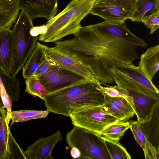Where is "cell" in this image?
<instances>
[{"label": "cell", "instance_id": "cell-1", "mask_svg": "<svg viewBox=\"0 0 159 159\" xmlns=\"http://www.w3.org/2000/svg\"><path fill=\"white\" fill-rule=\"evenodd\" d=\"M74 36L55 42L54 47L79 61L105 85L114 82L111 70L117 63L133 64L137 49L148 45L125 22L105 21L82 27Z\"/></svg>", "mask_w": 159, "mask_h": 159}, {"label": "cell", "instance_id": "cell-2", "mask_svg": "<svg viewBox=\"0 0 159 159\" xmlns=\"http://www.w3.org/2000/svg\"><path fill=\"white\" fill-rule=\"evenodd\" d=\"M43 100L49 112L69 117L74 109L102 106L105 94L101 85L88 80L48 94Z\"/></svg>", "mask_w": 159, "mask_h": 159}, {"label": "cell", "instance_id": "cell-3", "mask_svg": "<svg viewBox=\"0 0 159 159\" xmlns=\"http://www.w3.org/2000/svg\"><path fill=\"white\" fill-rule=\"evenodd\" d=\"M96 0H72L66 8L44 24L46 31L40 34L39 40L54 42L70 34L77 33L82 26L80 23L90 13Z\"/></svg>", "mask_w": 159, "mask_h": 159}, {"label": "cell", "instance_id": "cell-4", "mask_svg": "<svg viewBox=\"0 0 159 159\" xmlns=\"http://www.w3.org/2000/svg\"><path fill=\"white\" fill-rule=\"evenodd\" d=\"M33 20L23 9L19 14L12 30L13 51L10 75L16 77L35 48L39 36L31 35L30 31L33 27Z\"/></svg>", "mask_w": 159, "mask_h": 159}, {"label": "cell", "instance_id": "cell-5", "mask_svg": "<svg viewBox=\"0 0 159 159\" xmlns=\"http://www.w3.org/2000/svg\"><path fill=\"white\" fill-rule=\"evenodd\" d=\"M66 141L69 148L79 151V159H111L101 136L94 131L74 126L66 134Z\"/></svg>", "mask_w": 159, "mask_h": 159}, {"label": "cell", "instance_id": "cell-6", "mask_svg": "<svg viewBox=\"0 0 159 159\" xmlns=\"http://www.w3.org/2000/svg\"><path fill=\"white\" fill-rule=\"evenodd\" d=\"M113 80L117 85L127 90L148 96L159 95L158 89L133 64L118 63L111 70Z\"/></svg>", "mask_w": 159, "mask_h": 159}, {"label": "cell", "instance_id": "cell-7", "mask_svg": "<svg viewBox=\"0 0 159 159\" xmlns=\"http://www.w3.org/2000/svg\"><path fill=\"white\" fill-rule=\"evenodd\" d=\"M69 117L74 126L99 134L107 126L118 122L114 116L104 111L100 106H88L74 109Z\"/></svg>", "mask_w": 159, "mask_h": 159}, {"label": "cell", "instance_id": "cell-8", "mask_svg": "<svg viewBox=\"0 0 159 159\" xmlns=\"http://www.w3.org/2000/svg\"><path fill=\"white\" fill-rule=\"evenodd\" d=\"M134 5L135 0H96L89 13L106 21L124 23L131 17Z\"/></svg>", "mask_w": 159, "mask_h": 159}, {"label": "cell", "instance_id": "cell-9", "mask_svg": "<svg viewBox=\"0 0 159 159\" xmlns=\"http://www.w3.org/2000/svg\"><path fill=\"white\" fill-rule=\"evenodd\" d=\"M49 94L89 80L56 64L43 74L36 78Z\"/></svg>", "mask_w": 159, "mask_h": 159}, {"label": "cell", "instance_id": "cell-10", "mask_svg": "<svg viewBox=\"0 0 159 159\" xmlns=\"http://www.w3.org/2000/svg\"><path fill=\"white\" fill-rule=\"evenodd\" d=\"M41 45L46 56L58 66L81 76L89 81L101 85L100 82L91 71L77 60L55 47H49L43 44Z\"/></svg>", "mask_w": 159, "mask_h": 159}, {"label": "cell", "instance_id": "cell-11", "mask_svg": "<svg viewBox=\"0 0 159 159\" xmlns=\"http://www.w3.org/2000/svg\"><path fill=\"white\" fill-rule=\"evenodd\" d=\"M127 100L132 106L139 123L145 122L152 117L154 110L159 103V95L148 96L129 91Z\"/></svg>", "mask_w": 159, "mask_h": 159}, {"label": "cell", "instance_id": "cell-12", "mask_svg": "<svg viewBox=\"0 0 159 159\" xmlns=\"http://www.w3.org/2000/svg\"><path fill=\"white\" fill-rule=\"evenodd\" d=\"M62 140L59 129L47 138H40L24 151L27 159H52V152L59 142Z\"/></svg>", "mask_w": 159, "mask_h": 159}, {"label": "cell", "instance_id": "cell-13", "mask_svg": "<svg viewBox=\"0 0 159 159\" xmlns=\"http://www.w3.org/2000/svg\"><path fill=\"white\" fill-rule=\"evenodd\" d=\"M20 9L27 12L32 20L43 17L49 20L57 14V0H19Z\"/></svg>", "mask_w": 159, "mask_h": 159}, {"label": "cell", "instance_id": "cell-14", "mask_svg": "<svg viewBox=\"0 0 159 159\" xmlns=\"http://www.w3.org/2000/svg\"><path fill=\"white\" fill-rule=\"evenodd\" d=\"M104 93L105 101L101 106L102 110L116 117L118 122L127 121L135 114L132 106L126 98L111 97Z\"/></svg>", "mask_w": 159, "mask_h": 159}, {"label": "cell", "instance_id": "cell-15", "mask_svg": "<svg viewBox=\"0 0 159 159\" xmlns=\"http://www.w3.org/2000/svg\"><path fill=\"white\" fill-rule=\"evenodd\" d=\"M13 37L12 30H0V69L10 75L13 55Z\"/></svg>", "mask_w": 159, "mask_h": 159}, {"label": "cell", "instance_id": "cell-16", "mask_svg": "<svg viewBox=\"0 0 159 159\" xmlns=\"http://www.w3.org/2000/svg\"><path fill=\"white\" fill-rule=\"evenodd\" d=\"M141 71L151 82L159 70V45L147 48L141 55L138 66Z\"/></svg>", "mask_w": 159, "mask_h": 159}, {"label": "cell", "instance_id": "cell-17", "mask_svg": "<svg viewBox=\"0 0 159 159\" xmlns=\"http://www.w3.org/2000/svg\"><path fill=\"white\" fill-rule=\"evenodd\" d=\"M20 9L19 0H0V30L10 29L16 22Z\"/></svg>", "mask_w": 159, "mask_h": 159}, {"label": "cell", "instance_id": "cell-18", "mask_svg": "<svg viewBox=\"0 0 159 159\" xmlns=\"http://www.w3.org/2000/svg\"><path fill=\"white\" fill-rule=\"evenodd\" d=\"M159 104L155 107L151 118L143 123H139V127L147 139L159 150Z\"/></svg>", "mask_w": 159, "mask_h": 159}, {"label": "cell", "instance_id": "cell-19", "mask_svg": "<svg viewBox=\"0 0 159 159\" xmlns=\"http://www.w3.org/2000/svg\"><path fill=\"white\" fill-rule=\"evenodd\" d=\"M41 44L38 42H37L35 48L22 68V74L25 79L31 77L45 59V55Z\"/></svg>", "mask_w": 159, "mask_h": 159}, {"label": "cell", "instance_id": "cell-20", "mask_svg": "<svg viewBox=\"0 0 159 159\" xmlns=\"http://www.w3.org/2000/svg\"><path fill=\"white\" fill-rule=\"evenodd\" d=\"M159 10V0H135L134 11L129 19L140 22L144 16Z\"/></svg>", "mask_w": 159, "mask_h": 159}, {"label": "cell", "instance_id": "cell-21", "mask_svg": "<svg viewBox=\"0 0 159 159\" xmlns=\"http://www.w3.org/2000/svg\"><path fill=\"white\" fill-rule=\"evenodd\" d=\"M0 78L6 92L12 102L20 98V82L16 78L6 74L0 69Z\"/></svg>", "mask_w": 159, "mask_h": 159}, {"label": "cell", "instance_id": "cell-22", "mask_svg": "<svg viewBox=\"0 0 159 159\" xmlns=\"http://www.w3.org/2000/svg\"><path fill=\"white\" fill-rule=\"evenodd\" d=\"M130 121L117 122L106 127L100 135L111 140L119 141L124 136L125 132L130 127Z\"/></svg>", "mask_w": 159, "mask_h": 159}, {"label": "cell", "instance_id": "cell-23", "mask_svg": "<svg viewBox=\"0 0 159 159\" xmlns=\"http://www.w3.org/2000/svg\"><path fill=\"white\" fill-rule=\"evenodd\" d=\"M0 106V159H5L10 129L7 121V111Z\"/></svg>", "mask_w": 159, "mask_h": 159}, {"label": "cell", "instance_id": "cell-24", "mask_svg": "<svg viewBox=\"0 0 159 159\" xmlns=\"http://www.w3.org/2000/svg\"><path fill=\"white\" fill-rule=\"evenodd\" d=\"M49 111L48 110H20L12 111L11 126L15 123L26 121L29 120L46 117Z\"/></svg>", "mask_w": 159, "mask_h": 159}, {"label": "cell", "instance_id": "cell-25", "mask_svg": "<svg viewBox=\"0 0 159 159\" xmlns=\"http://www.w3.org/2000/svg\"><path fill=\"white\" fill-rule=\"evenodd\" d=\"M111 159H131V157L119 141L111 140L102 136Z\"/></svg>", "mask_w": 159, "mask_h": 159}, {"label": "cell", "instance_id": "cell-26", "mask_svg": "<svg viewBox=\"0 0 159 159\" xmlns=\"http://www.w3.org/2000/svg\"><path fill=\"white\" fill-rule=\"evenodd\" d=\"M25 91L29 94L39 97L43 100L49 93L45 88L34 77H31L26 79Z\"/></svg>", "mask_w": 159, "mask_h": 159}, {"label": "cell", "instance_id": "cell-27", "mask_svg": "<svg viewBox=\"0 0 159 159\" xmlns=\"http://www.w3.org/2000/svg\"><path fill=\"white\" fill-rule=\"evenodd\" d=\"M27 159L25 152L16 142L10 130L5 159Z\"/></svg>", "mask_w": 159, "mask_h": 159}, {"label": "cell", "instance_id": "cell-28", "mask_svg": "<svg viewBox=\"0 0 159 159\" xmlns=\"http://www.w3.org/2000/svg\"><path fill=\"white\" fill-rule=\"evenodd\" d=\"M141 22L150 30L149 34H152L159 27V10L144 16Z\"/></svg>", "mask_w": 159, "mask_h": 159}, {"label": "cell", "instance_id": "cell-29", "mask_svg": "<svg viewBox=\"0 0 159 159\" xmlns=\"http://www.w3.org/2000/svg\"><path fill=\"white\" fill-rule=\"evenodd\" d=\"M129 128L133 134L136 143L143 149H144L147 139L144 133L140 129L137 121H130Z\"/></svg>", "mask_w": 159, "mask_h": 159}, {"label": "cell", "instance_id": "cell-30", "mask_svg": "<svg viewBox=\"0 0 159 159\" xmlns=\"http://www.w3.org/2000/svg\"><path fill=\"white\" fill-rule=\"evenodd\" d=\"M102 89L105 93L111 97H121L127 99L129 96V90L117 85L107 87L102 86Z\"/></svg>", "mask_w": 159, "mask_h": 159}, {"label": "cell", "instance_id": "cell-31", "mask_svg": "<svg viewBox=\"0 0 159 159\" xmlns=\"http://www.w3.org/2000/svg\"><path fill=\"white\" fill-rule=\"evenodd\" d=\"M0 93L2 102L7 109V121L9 124L11 120L12 101L6 92L2 81L0 84Z\"/></svg>", "mask_w": 159, "mask_h": 159}, {"label": "cell", "instance_id": "cell-32", "mask_svg": "<svg viewBox=\"0 0 159 159\" xmlns=\"http://www.w3.org/2000/svg\"><path fill=\"white\" fill-rule=\"evenodd\" d=\"M145 158L146 159H157L159 158V150L147 140L144 149Z\"/></svg>", "mask_w": 159, "mask_h": 159}, {"label": "cell", "instance_id": "cell-33", "mask_svg": "<svg viewBox=\"0 0 159 159\" xmlns=\"http://www.w3.org/2000/svg\"><path fill=\"white\" fill-rule=\"evenodd\" d=\"M56 63L45 55L44 61L39 65L32 77L37 78L45 72L52 65Z\"/></svg>", "mask_w": 159, "mask_h": 159}, {"label": "cell", "instance_id": "cell-34", "mask_svg": "<svg viewBox=\"0 0 159 159\" xmlns=\"http://www.w3.org/2000/svg\"><path fill=\"white\" fill-rule=\"evenodd\" d=\"M46 28L43 25L39 26L33 27L30 30V33L31 36L33 37L38 36L39 34H43L45 33Z\"/></svg>", "mask_w": 159, "mask_h": 159}, {"label": "cell", "instance_id": "cell-35", "mask_svg": "<svg viewBox=\"0 0 159 159\" xmlns=\"http://www.w3.org/2000/svg\"><path fill=\"white\" fill-rule=\"evenodd\" d=\"M71 156L75 158H78L80 156V153L79 151L75 148H71L70 152Z\"/></svg>", "mask_w": 159, "mask_h": 159}, {"label": "cell", "instance_id": "cell-36", "mask_svg": "<svg viewBox=\"0 0 159 159\" xmlns=\"http://www.w3.org/2000/svg\"><path fill=\"white\" fill-rule=\"evenodd\" d=\"M1 79L0 78V106H2V107H4V106L3 105V103L2 102V99H1V93H0V84H1Z\"/></svg>", "mask_w": 159, "mask_h": 159}, {"label": "cell", "instance_id": "cell-37", "mask_svg": "<svg viewBox=\"0 0 159 159\" xmlns=\"http://www.w3.org/2000/svg\"></svg>", "mask_w": 159, "mask_h": 159}]
</instances>
